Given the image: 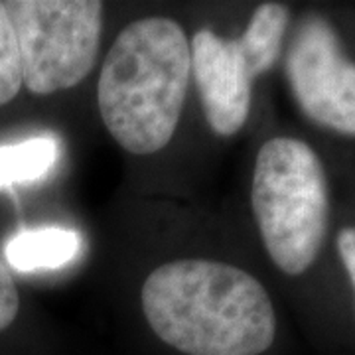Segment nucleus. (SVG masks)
<instances>
[{"mask_svg":"<svg viewBox=\"0 0 355 355\" xmlns=\"http://www.w3.org/2000/svg\"><path fill=\"white\" fill-rule=\"evenodd\" d=\"M140 304L156 340L178 355H263L277 338L265 286L221 261L156 266L142 284Z\"/></svg>","mask_w":355,"mask_h":355,"instance_id":"f257e3e1","label":"nucleus"},{"mask_svg":"<svg viewBox=\"0 0 355 355\" xmlns=\"http://www.w3.org/2000/svg\"><path fill=\"white\" fill-rule=\"evenodd\" d=\"M191 81L190 38L172 18L130 22L109 48L97 81L103 125L127 153L146 156L174 139Z\"/></svg>","mask_w":355,"mask_h":355,"instance_id":"f03ea898","label":"nucleus"},{"mask_svg":"<svg viewBox=\"0 0 355 355\" xmlns=\"http://www.w3.org/2000/svg\"><path fill=\"white\" fill-rule=\"evenodd\" d=\"M254 221L272 263L298 277L314 265L328 229V180L302 140L277 137L257 154L251 186Z\"/></svg>","mask_w":355,"mask_h":355,"instance_id":"7ed1b4c3","label":"nucleus"},{"mask_svg":"<svg viewBox=\"0 0 355 355\" xmlns=\"http://www.w3.org/2000/svg\"><path fill=\"white\" fill-rule=\"evenodd\" d=\"M103 2L14 0L10 14L24 87L53 95L79 85L93 71L101 48Z\"/></svg>","mask_w":355,"mask_h":355,"instance_id":"20e7f679","label":"nucleus"},{"mask_svg":"<svg viewBox=\"0 0 355 355\" xmlns=\"http://www.w3.org/2000/svg\"><path fill=\"white\" fill-rule=\"evenodd\" d=\"M286 77L310 121L355 137V64L345 58L326 20L308 18L296 30L286 55Z\"/></svg>","mask_w":355,"mask_h":355,"instance_id":"39448f33","label":"nucleus"},{"mask_svg":"<svg viewBox=\"0 0 355 355\" xmlns=\"http://www.w3.org/2000/svg\"><path fill=\"white\" fill-rule=\"evenodd\" d=\"M191 77L203 114L217 137L237 135L251 113L253 81L239 42L202 28L190 40Z\"/></svg>","mask_w":355,"mask_h":355,"instance_id":"423d86ee","label":"nucleus"},{"mask_svg":"<svg viewBox=\"0 0 355 355\" xmlns=\"http://www.w3.org/2000/svg\"><path fill=\"white\" fill-rule=\"evenodd\" d=\"M81 251L79 233L64 227L30 229L14 235L6 245V263L18 270L60 268Z\"/></svg>","mask_w":355,"mask_h":355,"instance_id":"0eeeda50","label":"nucleus"},{"mask_svg":"<svg viewBox=\"0 0 355 355\" xmlns=\"http://www.w3.org/2000/svg\"><path fill=\"white\" fill-rule=\"evenodd\" d=\"M288 20L291 14L286 6L266 2L254 10L245 32L237 38L245 64L254 79L268 71L279 60Z\"/></svg>","mask_w":355,"mask_h":355,"instance_id":"6e6552de","label":"nucleus"},{"mask_svg":"<svg viewBox=\"0 0 355 355\" xmlns=\"http://www.w3.org/2000/svg\"><path fill=\"white\" fill-rule=\"evenodd\" d=\"M58 150L60 146L51 137H36L0 146V188L46 176L55 164Z\"/></svg>","mask_w":355,"mask_h":355,"instance_id":"1a4fd4ad","label":"nucleus"},{"mask_svg":"<svg viewBox=\"0 0 355 355\" xmlns=\"http://www.w3.org/2000/svg\"><path fill=\"white\" fill-rule=\"evenodd\" d=\"M24 87L18 40L6 2H0V107L10 103Z\"/></svg>","mask_w":355,"mask_h":355,"instance_id":"9d476101","label":"nucleus"},{"mask_svg":"<svg viewBox=\"0 0 355 355\" xmlns=\"http://www.w3.org/2000/svg\"><path fill=\"white\" fill-rule=\"evenodd\" d=\"M20 312V294L16 288L10 268L0 257V331L8 330Z\"/></svg>","mask_w":355,"mask_h":355,"instance_id":"9b49d317","label":"nucleus"},{"mask_svg":"<svg viewBox=\"0 0 355 355\" xmlns=\"http://www.w3.org/2000/svg\"><path fill=\"white\" fill-rule=\"evenodd\" d=\"M338 253L355 288V227L342 229V233L338 235Z\"/></svg>","mask_w":355,"mask_h":355,"instance_id":"f8f14e48","label":"nucleus"}]
</instances>
